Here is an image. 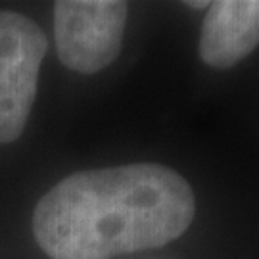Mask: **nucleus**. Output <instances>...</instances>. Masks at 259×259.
Instances as JSON below:
<instances>
[{
	"instance_id": "f257e3e1",
	"label": "nucleus",
	"mask_w": 259,
	"mask_h": 259,
	"mask_svg": "<svg viewBox=\"0 0 259 259\" xmlns=\"http://www.w3.org/2000/svg\"><path fill=\"white\" fill-rule=\"evenodd\" d=\"M192 186L161 163H129L62 179L38 200L33 234L50 259H111L161 248L190 227Z\"/></svg>"
},
{
	"instance_id": "7ed1b4c3",
	"label": "nucleus",
	"mask_w": 259,
	"mask_h": 259,
	"mask_svg": "<svg viewBox=\"0 0 259 259\" xmlns=\"http://www.w3.org/2000/svg\"><path fill=\"white\" fill-rule=\"evenodd\" d=\"M129 4L121 0L54 2V38L60 62L93 75L117 60L123 47Z\"/></svg>"
},
{
	"instance_id": "f03ea898",
	"label": "nucleus",
	"mask_w": 259,
	"mask_h": 259,
	"mask_svg": "<svg viewBox=\"0 0 259 259\" xmlns=\"http://www.w3.org/2000/svg\"><path fill=\"white\" fill-rule=\"evenodd\" d=\"M45 31L23 14L0 10V144L21 137L47 56Z\"/></svg>"
},
{
	"instance_id": "39448f33",
	"label": "nucleus",
	"mask_w": 259,
	"mask_h": 259,
	"mask_svg": "<svg viewBox=\"0 0 259 259\" xmlns=\"http://www.w3.org/2000/svg\"><path fill=\"white\" fill-rule=\"evenodd\" d=\"M209 4H211V2H186V6H188V8H194V10L209 8Z\"/></svg>"
},
{
	"instance_id": "20e7f679",
	"label": "nucleus",
	"mask_w": 259,
	"mask_h": 259,
	"mask_svg": "<svg viewBox=\"0 0 259 259\" xmlns=\"http://www.w3.org/2000/svg\"><path fill=\"white\" fill-rule=\"evenodd\" d=\"M259 45V0L211 2L200 35V58L215 69H229Z\"/></svg>"
}]
</instances>
